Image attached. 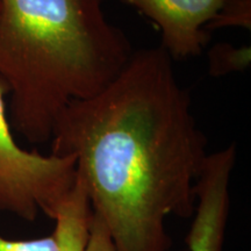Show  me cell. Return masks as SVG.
<instances>
[{"mask_svg":"<svg viewBox=\"0 0 251 251\" xmlns=\"http://www.w3.org/2000/svg\"><path fill=\"white\" fill-rule=\"evenodd\" d=\"M6 94L0 80V211L28 222L40 213L52 219L76 181V159L21 148L12 134Z\"/></svg>","mask_w":251,"mask_h":251,"instance_id":"obj_3","label":"cell"},{"mask_svg":"<svg viewBox=\"0 0 251 251\" xmlns=\"http://www.w3.org/2000/svg\"><path fill=\"white\" fill-rule=\"evenodd\" d=\"M236 146L208 153L196 184L197 206L186 236L190 251H222L230 206L231 172Z\"/></svg>","mask_w":251,"mask_h":251,"instance_id":"obj_5","label":"cell"},{"mask_svg":"<svg viewBox=\"0 0 251 251\" xmlns=\"http://www.w3.org/2000/svg\"><path fill=\"white\" fill-rule=\"evenodd\" d=\"M50 142V153L75 157L117 251H169L166 220L194 215L207 139L161 47L135 50L105 89L69 103Z\"/></svg>","mask_w":251,"mask_h":251,"instance_id":"obj_1","label":"cell"},{"mask_svg":"<svg viewBox=\"0 0 251 251\" xmlns=\"http://www.w3.org/2000/svg\"><path fill=\"white\" fill-rule=\"evenodd\" d=\"M250 61L249 46L237 48L230 43H218L208 51V72L214 77L241 72L250 67Z\"/></svg>","mask_w":251,"mask_h":251,"instance_id":"obj_6","label":"cell"},{"mask_svg":"<svg viewBox=\"0 0 251 251\" xmlns=\"http://www.w3.org/2000/svg\"><path fill=\"white\" fill-rule=\"evenodd\" d=\"M0 251H58L54 235L33 240H9L0 234Z\"/></svg>","mask_w":251,"mask_h":251,"instance_id":"obj_8","label":"cell"},{"mask_svg":"<svg viewBox=\"0 0 251 251\" xmlns=\"http://www.w3.org/2000/svg\"><path fill=\"white\" fill-rule=\"evenodd\" d=\"M155 25L172 59L196 57L225 27L250 30L251 0H122Z\"/></svg>","mask_w":251,"mask_h":251,"instance_id":"obj_4","label":"cell"},{"mask_svg":"<svg viewBox=\"0 0 251 251\" xmlns=\"http://www.w3.org/2000/svg\"><path fill=\"white\" fill-rule=\"evenodd\" d=\"M58 251H117V248L105 225L92 214L89 238L62 244Z\"/></svg>","mask_w":251,"mask_h":251,"instance_id":"obj_7","label":"cell"},{"mask_svg":"<svg viewBox=\"0 0 251 251\" xmlns=\"http://www.w3.org/2000/svg\"><path fill=\"white\" fill-rule=\"evenodd\" d=\"M103 1L1 0L0 80L9 125L28 142H49L69 103L98 94L133 56Z\"/></svg>","mask_w":251,"mask_h":251,"instance_id":"obj_2","label":"cell"},{"mask_svg":"<svg viewBox=\"0 0 251 251\" xmlns=\"http://www.w3.org/2000/svg\"><path fill=\"white\" fill-rule=\"evenodd\" d=\"M0 11H1V0H0Z\"/></svg>","mask_w":251,"mask_h":251,"instance_id":"obj_9","label":"cell"}]
</instances>
